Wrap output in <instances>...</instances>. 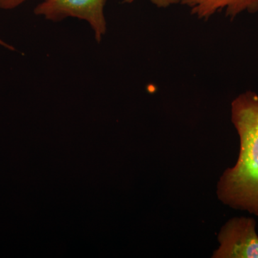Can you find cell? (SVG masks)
I'll return each instance as SVG.
<instances>
[{"mask_svg": "<svg viewBox=\"0 0 258 258\" xmlns=\"http://www.w3.org/2000/svg\"><path fill=\"white\" fill-rule=\"evenodd\" d=\"M231 120L239 139L235 165L224 171L217 196L222 203L258 216V95L247 91L231 103Z\"/></svg>", "mask_w": 258, "mask_h": 258, "instance_id": "1", "label": "cell"}, {"mask_svg": "<svg viewBox=\"0 0 258 258\" xmlns=\"http://www.w3.org/2000/svg\"><path fill=\"white\" fill-rule=\"evenodd\" d=\"M0 46L4 47L5 49H8V50H11V51H15L16 50V49H15V47L14 46H13V45H10V44H8V42H6L4 41V40H2L1 38H0Z\"/></svg>", "mask_w": 258, "mask_h": 258, "instance_id": "7", "label": "cell"}, {"mask_svg": "<svg viewBox=\"0 0 258 258\" xmlns=\"http://www.w3.org/2000/svg\"><path fill=\"white\" fill-rule=\"evenodd\" d=\"M28 0H0V9L10 10L18 8Z\"/></svg>", "mask_w": 258, "mask_h": 258, "instance_id": "6", "label": "cell"}, {"mask_svg": "<svg viewBox=\"0 0 258 258\" xmlns=\"http://www.w3.org/2000/svg\"><path fill=\"white\" fill-rule=\"evenodd\" d=\"M181 4L189 8L191 15L204 20L222 10L230 20L243 13L258 12V0H181Z\"/></svg>", "mask_w": 258, "mask_h": 258, "instance_id": "4", "label": "cell"}, {"mask_svg": "<svg viewBox=\"0 0 258 258\" xmlns=\"http://www.w3.org/2000/svg\"><path fill=\"white\" fill-rule=\"evenodd\" d=\"M136 0H123L126 4L133 3ZM149 2L159 8H167L178 4H181V0H149Z\"/></svg>", "mask_w": 258, "mask_h": 258, "instance_id": "5", "label": "cell"}, {"mask_svg": "<svg viewBox=\"0 0 258 258\" xmlns=\"http://www.w3.org/2000/svg\"><path fill=\"white\" fill-rule=\"evenodd\" d=\"M106 3V0H42L34 13L54 22L67 18L84 20L92 28L96 41L100 42L107 31Z\"/></svg>", "mask_w": 258, "mask_h": 258, "instance_id": "2", "label": "cell"}, {"mask_svg": "<svg viewBox=\"0 0 258 258\" xmlns=\"http://www.w3.org/2000/svg\"><path fill=\"white\" fill-rule=\"evenodd\" d=\"M213 258H258V235L252 217H233L220 231Z\"/></svg>", "mask_w": 258, "mask_h": 258, "instance_id": "3", "label": "cell"}]
</instances>
